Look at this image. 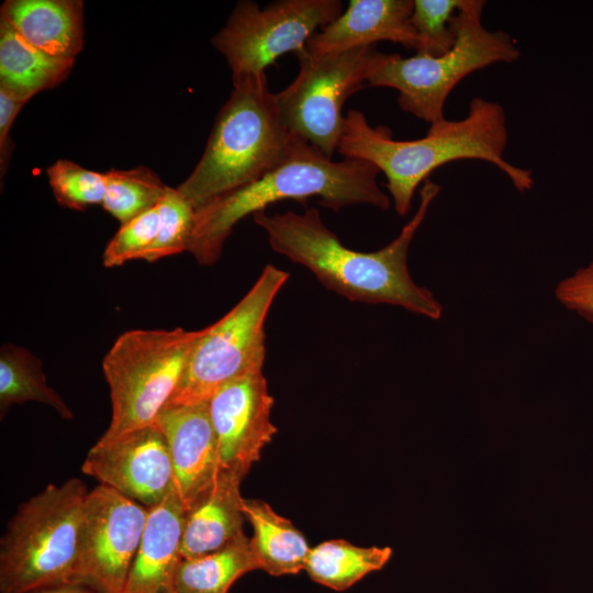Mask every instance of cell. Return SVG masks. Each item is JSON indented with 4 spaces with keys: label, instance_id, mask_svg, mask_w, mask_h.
I'll list each match as a JSON object with an SVG mask.
<instances>
[{
    "label": "cell",
    "instance_id": "15",
    "mask_svg": "<svg viewBox=\"0 0 593 593\" xmlns=\"http://www.w3.org/2000/svg\"><path fill=\"white\" fill-rule=\"evenodd\" d=\"M413 0H351L345 12L306 42L311 56H323L390 41L417 53L419 38L411 25Z\"/></svg>",
    "mask_w": 593,
    "mask_h": 593
},
{
    "label": "cell",
    "instance_id": "24",
    "mask_svg": "<svg viewBox=\"0 0 593 593\" xmlns=\"http://www.w3.org/2000/svg\"><path fill=\"white\" fill-rule=\"evenodd\" d=\"M103 208L121 224L158 205L166 187L147 167L109 170L105 174Z\"/></svg>",
    "mask_w": 593,
    "mask_h": 593
},
{
    "label": "cell",
    "instance_id": "20",
    "mask_svg": "<svg viewBox=\"0 0 593 593\" xmlns=\"http://www.w3.org/2000/svg\"><path fill=\"white\" fill-rule=\"evenodd\" d=\"M243 512L254 529L250 546L258 569L276 577L304 570L311 548L288 518L261 500L244 499Z\"/></svg>",
    "mask_w": 593,
    "mask_h": 593
},
{
    "label": "cell",
    "instance_id": "12",
    "mask_svg": "<svg viewBox=\"0 0 593 593\" xmlns=\"http://www.w3.org/2000/svg\"><path fill=\"white\" fill-rule=\"evenodd\" d=\"M81 470L147 508L176 489L167 441L155 423L110 441H97Z\"/></svg>",
    "mask_w": 593,
    "mask_h": 593
},
{
    "label": "cell",
    "instance_id": "5",
    "mask_svg": "<svg viewBox=\"0 0 593 593\" xmlns=\"http://www.w3.org/2000/svg\"><path fill=\"white\" fill-rule=\"evenodd\" d=\"M484 4L463 0L450 21L456 41L443 55L380 53L369 74V86L398 90L400 108L429 124L444 121L445 101L459 81L494 63L519 58V49L507 33L483 26Z\"/></svg>",
    "mask_w": 593,
    "mask_h": 593
},
{
    "label": "cell",
    "instance_id": "11",
    "mask_svg": "<svg viewBox=\"0 0 593 593\" xmlns=\"http://www.w3.org/2000/svg\"><path fill=\"white\" fill-rule=\"evenodd\" d=\"M148 508L99 484L82 506L74 584L122 593L147 522Z\"/></svg>",
    "mask_w": 593,
    "mask_h": 593
},
{
    "label": "cell",
    "instance_id": "25",
    "mask_svg": "<svg viewBox=\"0 0 593 593\" xmlns=\"http://www.w3.org/2000/svg\"><path fill=\"white\" fill-rule=\"evenodd\" d=\"M158 211V233L143 257L149 262L188 250L193 228L195 210L178 189L166 187Z\"/></svg>",
    "mask_w": 593,
    "mask_h": 593
},
{
    "label": "cell",
    "instance_id": "17",
    "mask_svg": "<svg viewBox=\"0 0 593 593\" xmlns=\"http://www.w3.org/2000/svg\"><path fill=\"white\" fill-rule=\"evenodd\" d=\"M0 19L25 41L53 56L75 58L83 45L80 0H8Z\"/></svg>",
    "mask_w": 593,
    "mask_h": 593
},
{
    "label": "cell",
    "instance_id": "9",
    "mask_svg": "<svg viewBox=\"0 0 593 593\" xmlns=\"http://www.w3.org/2000/svg\"><path fill=\"white\" fill-rule=\"evenodd\" d=\"M379 54L377 45L323 56L305 49L296 54L298 76L276 93L287 128L332 158L344 130L343 105L365 87Z\"/></svg>",
    "mask_w": 593,
    "mask_h": 593
},
{
    "label": "cell",
    "instance_id": "8",
    "mask_svg": "<svg viewBox=\"0 0 593 593\" xmlns=\"http://www.w3.org/2000/svg\"><path fill=\"white\" fill-rule=\"evenodd\" d=\"M289 273L267 265L243 299L201 329L183 377L166 406L208 402L226 383L262 372L265 321Z\"/></svg>",
    "mask_w": 593,
    "mask_h": 593
},
{
    "label": "cell",
    "instance_id": "28",
    "mask_svg": "<svg viewBox=\"0 0 593 593\" xmlns=\"http://www.w3.org/2000/svg\"><path fill=\"white\" fill-rule=\"evenodd\" d=\"M158 227V205L123 223L104 249V267L122 266L134 259L143 260L157 236Z\"/></svg>",
    "mask_w": 593,
    "mask_h": 593
},
{
    "label": "cell",
    "instance_id": "29",
    "mask_svg": "<svg viewBox=\"0 0 593 593\" xmlns=\"http://www.w3.org/2000/svg\"><path fill=\"white\" fill-rule=\"evenodd\" d=\"M556 298L569 310L593 323V260L559 282Z\"/></svg>",
    "mask_w": 593,
    "mask_h": 593
},
{
    "label": "cell",
    "instance_id": "19",
    "mask_svg": "<svg viewBox=\"0 0 593 593\" xmlns=\"http://www.w3.org/2000/svg\"><path fill=\"white\" fill-rule=\"evenodd\" d=\"M74 64L75 58L53 56L31 45L0 19V90L26 103L64 81Z\"/></svg>",
    "mask_w": 593,
    "mask_h": 593
},
{
    "label": "cell",
    "instance_id": "26",
    "mask_svg": "<svg viewBox=\"0 0 593 593\" xmlns=\"http://www.w3.org/2000/svg\"><path fill=\"white\" fill-rule=\"evenodd\" d=\"M49 184L56 201L71 210H83L102 203L105 194V175L86 169L69 160H57L47 169Z\"/></svg>",
    "mask_w": 593,
    "mask_h": 593
},
{
    "label": "cell",
    "instance_id": "18",
    "mask_svg": "<svg viewBox=\"0 0 593 593\" xmlns=\"http://www.w3.org/2000/svg\"><path fill=\"white\" fill-rule=\"evenodd\" d=\"M242 480L240 475L221 471L210 492L187 511L181 542L183 559L215 552L244 534Z\"/></svg>",
    "mask_w": 593,
    "mask_h": 593
},
{
    "label": "cell",
    "instance_id": "2",
    "mask_svg": "<svg viewBox=\"0 0 593 593\" xmlns=\"http://www.w3.org/2000/svg\"><path fill=\"white\" fill-rule=\"evenodd\" d=\"M507 138L503 107L477 97L470 101L466 118L430 124L424 137L412 141L393 139L388 126H371L361 111L349 109L337 152L345 158L369 161L383 172L394 210L404 216L417 187L437 168L459 159L491 163L518 191L529 190L532 170L503 158Z\"/></svg>",
    "mask_w": 593,
    "mask_h": 593
},
{
    "label": "cell",
    "instance_id": "1",
    "mask_svg": "<svg viewBox=\"0 0 593 593\" xmlns=\"http://www.w3.org/2000/svg\"><path fill=\"white\" fill-rule=\"evenodd\" d=\"M427 179L419 190V204L401 233L385 247L371 253L349 249L329 231L315 208L299 214L292 211L255 213L254 222L268 236L270 247L312 271L327 289L370 304H391L438 320L443 307L433 293L417 286L407 268L411 242L439 192Z\"/></svg>",
    "mask_w": 593,
    "mask_h": 593
},
{
    "label": "cell",
    "instance_id": "31",
    "mask_svg": "<svg viewBox=\"0 0 593 593\" xmlns=\"http://www.w3.org/2000/svg\"><path fill=\"white\" fill-rule=\"evenodd\" d=\"M32 593H96V592L80 584L68 583V584H61L57 586H52V588L34 591Z\"/></svg>",
    "mask_w": 593,
    "mask_h": 593
},
{
    "label": "cell",
    "instance_id": "16",
    "mask_svg": "<svg viewBox=\"0 0 593 593\" xmlns=\"http://www.w3.org/2000/svg\"><path fill=\"white\" fill-rule=\"evenodd\" d=\"M186 514L176 489L148 508L142 540L122 593H175L178 569L183 560Z\"/></svg>",
    "mask_w": 593,
    "mask_h": 593
},
{
    "label": "cell",
    "instance_id": "6",
    "mask_svg": "<svg viewBox=\"0 0 593 593\" xmlns=\"http://www.w3.org/2000/svg\"><path fill=\"white\" fill-rule=\"evenodd\" d=\"M86 484L71 478L22 503L0 546V593L72 583Z\"/></svg>",
    "mask_w": 593,
    "mask_h": 593
},
{
    "label": "cell",
    "instance_id": "14",
    "mask_svg": "<svg viewBox=\"0 0 593 593\" xmlns=\"http://www.w3.org/2000/svg\"><path fill=\"white\" fill-rule=\"evenodd\" d=\"M155 424L166 438L175 488L188 511L210 492L221 472L209 403L166 406Z\"/></svg>",
    "mask_w": 593,
    "mask_h": 593
},
{
    "label": "cell",
    "instance_id": "13",
    "mask_svg": "<svg viewBox=\"0 0 593 593\" xmlns=\"http://www.w3.org/2000/svg\"><path fill=\"white\" fill-rule=\"evenodd\" d=\"M221 471L244 478L277 433L262 372L235 379L208 401Z\"/></svg>",
    "mask_w": 593,
    "mask_h": 593
},
{
    "label": "cell",
    "instance_id": "27",
    "mask_svg": "<svg viewBox=\"0 0 593 593\" xmlns=\"http://www.w3.org/2000/svg\"><path fill=\"white\" fill-rule=\"evenodd\" d=\"M463 0H414L411 25L421 47L417 54L439 56L447 53L456 41L451 18Z\"/></svg>",
    "mask_w": 593,
    "mask_h": 593
},
{
    "label": "cell",
    "instance_id": "7",
    "mask_svg": "<svg viewBox=\"0 0 593 593\" xmlns=\"http://www.w3.org/2000/svg\"><path fill=\"white\" fill-rule=\"evenodd\" d=\"M200 331L133 329L103 358L112 415L98 441H110L155 423L176 392Z\"/></svg>",
    "mask_w": 593,
    "mask_h": 593
},
{
    "label": "cell",
    "instance_id": "10",
    "mask_svg": "<svg viewBox=\"0 0 593 593\" xmlns=\"http://www.w3.org/2000/svg\"><path fill=\"white\" fill-rule=\"evenodd\" d=\"M342 9L339 0H279L264 9L255 1H239L212 44L225 57L232 79L262 74L281 55L303 52Z\"/></svg>",
    "mask_w": 593,
    "mask_h": 593
},
{
    "label": "cell",
    "instance_id": "4",
    "mask_svg": "<svg viewBox=\"0 0 593 593\" xmlns=\"http://www.w3.org/2000/svg\"><path fill=\"white\" fill-rule=\"evenodd\" d=\"M202 157L177 188L197 210L255 182L286 160L304 138L283 124L266 74L232 79Z\"/></svg>",
    "mask_w": 593,
    "mask_h": 593
},
{
    "label": "cell",
    "instance_id": "21",
    "mask_svg": "<svg viewBox=\"0 0 593 593\" xmlns=\"http://www.w3.org/2000/svg\"><path fill=\"white\" fill-rule=\"evenodd\" d=\"M391 555L389 547H359L333 539L311 548L304 570L314 582L345 591L367 574L382 569Z\"/></svg>",
    "mask_w": 593,
    "mask_h": 593
},
{
    "label": "cell",
    "instance_id": "23",
    "mask_svg": "<svg viewBox=\"0 0 593 593\" xmlns=\"http://www.w3.org/2000/svg\"><path fill=\"white\" fill-rule=\"evenodd\" d=\"M29 401L53 407L65 419L74 416L59 394L48 385L41 360L23 347L5 344L0 350L1 417L11 405Z\"/></svg>",
    "mask_w": 593,
    "mask_h": 593
},
{
    "label": "cell",
    "instance_id": "22",
    "mask_svg": "<svg viewBox=\"0 0 593 593\" xmlns=\"http://www.w3.org/2000/svg\"><path fill=\"white\" fill-rule=\"evenodd\" d=\"M254 570H258V564L250 538L243 534L215 552L183 559L178 569L175 593H228L238 578Z\"/></svg>",
    "mask_w": 593,
    "mask_h": 593
},
{
    "label": "cell",
    "instance_id": "3",
    "mask_svg": "<svg viewBox=\"0 0 593 593\" xmlns=\"http://www.w3.org/2000/svg\"><path fill=\"white\" fill-rule=\"evenodd\" d=\"M379 172L366 160L335 161L302 139L286 160L255 182L198 208L187 251L199 264L213 265L242 219L282 200L304 202L317 197L322 206L334 211L354 204L388 210L391 200L378 186Z\"/></svg>",
    "mask_w": 593,
    "mask_h": 593
},
{
    "label": "cell",
    "instance_id": "30",
    "mask_svg": "<svg viewBox=\"0 0 593 593\" xmlns=\"http://www.w3.org/2000/svg\"><path fill=\"white\" fill-rule=\"evenodd\" d=\"M25 102L20 101L3 90H0V171L1 179L7 172L13 144L10 139V130L14 119Z\"/></svg>",
    "mask_w": 593,
    "mask_h": 593
}]
</instances>
